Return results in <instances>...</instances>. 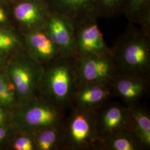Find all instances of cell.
Segmentation results:
<instances>
[{
    "label": "cell",
    "instance_id": "1",
    "mask_svg": "<svg viewBox=\"0 0 150 150\" xmlns=\"http://www.w3.org/2000/svg\"><path fill=\"white\" fill-rule=\"evenodd\" d=\"M117 75L150 79V35L129 22L111 48Z\"/></svg>",
    "mask_w": 150,
    "mask_h": 150
},
{
    "label": "cell",
    "instance_id": "2",
    "mask_svg": "<svg viewBox=\"0 0 150 150\" xmlns=\"http://www.w3.org/2000/svg\"><path fill=\"white\" fill-rule=\"evenodd\" d=\"M42 67L39 90L45 99L68 110L78 86L75 57L60 56Z\"/></svg>",
    "mask_w": 150,
    "mask_h": 150
},
{
    "label": "cell",
    "instance_id": "3",
    "mask_svg": "<svg viewBox=\"0 0 150 150\" xmlns=\"http://www.w3.org/2000/svg\"><path fill=\"white\" fill-rule=\"evenodd\" d=\"M66 114L62 129L65 150H97L98 137L95 110L72 106Z\"/></svg>",
    "mask_w": 150,
    "mask_h": 150
},
{
    "label": "cell",
    "instance_id": "4",
    "mask_svg": "<svg viewBox=\"0 0 150 150\" xmlns=\"http://www.w3.org/2000/svg\"><path fill=\"white\" fill-rule=\"evenodd\" d=\"M23 108L20 112L21 128L33 134L45 128L62 125L66 114V110L38 97L25 102Z\"/></svg>",
    "mask_w": 150,
    "mask_h": 150
},
{
    "label": "cell",
    "instance_id": "5",
    "mask_svg": "<svg viewBox=\"0 0 150 150\" xmlns=\"http://www.w3.org/2000/svg\"><path fill=\"white\" fill-rule=\"evenodd\" d=\"M78 85L87 83L110 85L117 75L111 54L78 55L75 57Z\"/></svg>",
    "mask_w": 150,
    "mask_h": 150
},
{
    "label": "cell",
    "instance_id": "6",
    "mask_svg": "<svg viewBox=\"0 0 150 150\" xmlns=\"http://www.w3.org/2000/svg\"><path fill=\"white\" fill-rule=\"evenodd\" d=\"M10 69V76L16 91L24 102L38 97L42 66L35 60L25 58Z\"/></svg>",
    "mask_w": 150,
    "mask_h": 150
},
{
    "label": "cell",
    "instance_id": "7",
    "mask_svg": "<svg viewBox=\"0 0 150 150\" xmlns=\"http://www.w3.org/2000/svg\"><path fill=\"white\" fill-rule=\"evenodd\" d=\"M74 38L77 55H100L111 53L97 23L88 18L75 23Z\"/></svg>",
    "mask_w": 150,
    "mask_h": 150
},
{
    "label": "cell",
    "instance_id": "8",
    "mask_svg": "<svg viewBox=\"0 0 150 150\" xmlns=\"http://www.w3.org/2000/svg\"><path fill=\"white\" fill-rule=\"evenodd\" d=\"M98 137L101 141L123 129H131L129 107L111 100L95 110Z\"/></svg>",
    "mask_w": 150,
    "mask_h": 150
},
{
    "label": "cell",
    "instance_id": "9",
    "mask_svg": "<svg viewBox=\"0 0 150 150\" xmlns=\"http://www.w3.org/2000/svg\"><path fill=\"white\" fill-rule=\"evenodd\" d=\"M74 25V22L67 17L51 11L44 27L62 56L75 57L77 55Z\"/></svg>",
    "mask_w": 150,
    "mask_h": 150
},
{
    "label": "cell",
    "instance_id": "10",
    "mask_svg": "<svg viewBox=\"0 0 150 150\" xmlns=\"http://www.w3.org/2000/svg\"><path fill=\"white\" fill-rule=\"evenodd\" d=\"M115 97H118L123 105L131 107L140 101L150 91V79L138 77L116 75L110 82Z\"/></svg>",
    "mask_w": 150,
    "mask_h": 150
},
{
    "label": "cell",
    "instance_id": "11",
    "mask_svg": "<svg viewBox=\"0 0 150 150\" xmlns=\"http://www.w3.org/2000/svg\"><path fill=\"white\" fill-rule=\"evenodd\" d=\"M114 96L108 84L87 83L78 85L72 101V106L81 108L95 110Z\"/></svg>",
    "mask_w": 150,
    "mask_h": 150
},
{
    "label": "cell",
    "instance_id": "12",
    "mask_svg": "<svg viewBox=\"0 0 150 150\" xmlns=\"http://www.w3.org/2000/svg\"><path fill=\"white\" fill-rule=\"evenodd\" d=\"M51 11L64 15L75 23L99 18L97 0H48Z\"/></svg>",
    "mask_w": 150,
    "mask_h": 150
},
{
    "label": "cell",
    "instance_id": "13",
    "mask_svg": "<svg viewBox=\"0 0 150 150\" xmlns=\"http://www.w3.org/2000/svg\"><path fill=\"white\" fill-rule=\"evenodd\" d=\"M26 40L30 57L41 66L62 56L44 28L29 31Z\"/></svg>",
    "mask_w": 150,
    "mask_h": 150
},
{
    "label": "cell",
    "instance_id": "14",
    "mask_svg": "<svg viewBox=\"0 0 150 150\" xmlns=\"http://www.w3.org/2000/svg\"><path fill=\"white\" fill-rule=\"evenodd\" d=\"M44 5L36 0L23 2L16 6L15 16L30 31L44 28L51 12Z\"/></svg>",
    "mask_w": 150,
    "mask_h": 150
},
{
    "label": "cell",
    "instance_id": "15",
    "mask_svg": "<svg viewBox=\"0 0 150 150\" xmlns=\"http://www.w3.org/2000/svg\"><path fill=\"white\" fill-rule=\"evenodd\" d=\"M97 150H143L137 136L130 129L117 131L102 139Z\"/></svg>",
    "mask_w": 150,
    "mask_h": 150
},
{
    "label": "cell",
    "instance_id": "16",
    "mask_svg": "<svg viewBox=\"0 0 150 150\" xmlns=\"http://www.w3.org/2000/svg\"><path fill=\"white\" fill-rule=\"evenodd\" d=\"M129 110L131 129L139 139L143 150H150V113L139 104Z\"/></svg>",
    "mask_w": 150,
    "mask_h": 150
},
{
    "label": "cell",
    "instance_id": "17",
    "mask_svg": "<svg viewBox=\"0 0 150 150\" xmlns=\"http://www.w3.org/2000/svg\"><path fill=\"white\" fill-rule=\"evenodd\" d=\"M123 14L129 22L139 25L150 35V0H126Z\"/></svg>",
    "mask_w": 150,
    "mask_h": 150
},
{
    "label": "cell",
    "instance_id": "18",
    "mask_svg": "<svg viewBox=\"0 0 150 150\" xmlns=\"http://www.w3.org/2000/svg\"><path fill=\"white\" fill-rule=\"evenodd\" d=\"M33 136L36 149L65 150L62 125L42 129Z\"/></svg>",
    "mask_w": 150,
    "mask_h": 150
},
{
    "label": "cell",
    "instance_id": "19",
    "mask_svg": "<svg viewBox=\"0 0 150 150\" xmlns=\"http://www.w3.org/2000/svg\"><path fill=\"white\" fill-rule=\"evenodd\" d=\"M126 0H97L99 18H112L123 14Z\"/></svg>",
    "mask_w": 150,
    "mask_h": 150
},
{
    "label": "cell",
    "instance_id": "20",
    "mask_svg": "<svg viewBox=\"0 0 150 150\" xmlns=\"http://www.w3.org/2000/svg\"><path fill=\"white\" fill-rule=\"evenodd\" d=\"M13 89L4 76L0 74V104L9 106L13 101Z\"/></svg>",
    "mask_w": 150,
    "mask_h": 150
},
{
    "label": "cell",
    "instance_id": "21",
    "mask_svg": "<svg viewBox=\"0 0 150 150\" xmlns=\"http://www.w3.org/2000/svg\"><path fill=\"white\" fill-rule=\"evenodd\" d=\"M13 147L16 150H33L36 149L34 136H22L16 139Z\"/></svg>",
    "mask_w": 150,
    "mask_h": 150
},
{
    "label": "cell",
    "instance_id": "22",
    "mask_svg": "<svg viewBox=\"0 0 150 150\" xmlns=\"http://www.w3.org/2000/svg\"><path fill=\"white\" fill-rule=\"evenodd\" d=\"M17 42L15 36L7 32H0V50H11L16 46Z\"/></svg>",
    "mask_w": 150,
    "mask_h": 150
},
{
    "label": "cell",
    "instance_id": "23",
    "mask_svg": "<svg viewBox=\"0 0 150 150\" xmlns=\"http://www.w3.org/2000/svg\"><path fill=\"white\" fill-rule=\"evenodd\" d=\"M6 121V116L5 112L0 107V126H3Z\"/></svg>",
    "mask_w": 150,
    "mask_h": 150
},
{
    "label": "cell",
    "instance_id": "24",
    "mask_svg": "<svg viewBox=\"0 0 150 150\" xmlns=\"http://www.w3.org/2000/svg\"><path fill=\"white\" fill-rule=\"evenodd\" d=\"M6 134V131L5 129L2 126H0V142L5 138Z\"/></svg>",
    "mask_w": 150,
    "mask_h": 150
},
{
    "label": "cell",
    "instance_id": "25",
    "mask_svg": "<svg viewBox=\"0 0 150 150\" xmlns=\"http://www.w3.org/2000/svg\"><path fill=\"white\" fill-rule=\"evenodd\" d=\"M6 20V16L4 11L0 8V22H4Z\"/></svg>",
    "mask_w": 150,
    "mask_h": 150
},
{
    "label": "cell",
    "instance_id": "26",
    "mask_svg": "<svg viewBox=\"0 0 150 150\" xmlns=\"http://www.w3.org/2000/svg\"><path fill=\"white\" fill-rule=\"evenodd\" d=\"M1 64H2V60L0 59V65Z\"/></svg>",
    "mask_w": 150,
    "mask_h": 150
}]
</instances>
